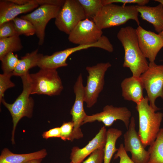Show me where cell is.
Returning <instances> with one entry per match:
<instances>
[{
  "label": "cell",
  "mask_w": 163,
  "mask_h": 163,
  "mask_svg": "<svg viewBox=\"0 0 163 163\" xmlns=\"http://www.w3.org/2000/svg\"><path fill=\"white\" fill-rule=\"evenodd\" d=\"M18 35L12 21L0 25V38Z\"/></svg>",
  "instance_id": "f1b7e54d"
},
{
  "label": "cell",
  "mask_w": 163,
  "mask_h": 163,
  "mask_svg": "<svg viewBox=\"0 0 163 163\" xmlns=\"http://www.w3.org/2000/svg\"><path fill=\"white\" fill-rule=\"evenodd\" d=\"M23 48L19 35L0 38V59L8 53L19 51Z\"/></svg>",
  "instance_id": "cb8c5ba5"
},
{
  "label": "cell",
  "mask_w": 163,
  "mask_h": 163,
  "mask_svg": "<svg viewBox=\"0 0 163 163\" xmlns=\"http://www.w3.org/2000/svg\"><path fill=\"white\" fill-rule=\"evenodd\" d=\"M82 5L86 18L92 20L100 12L103 5L101 0H78Z\"/></svg>",
  "instance_id": "d4e9b609"
},
{
  "label": "cell",
  "mask_w": 163,
  "mask_h": 163,
  "mask_svg": "<svg viewBox=\"0 0 163 163\" xmlns=\"http://www.w3.org/2000/svg\"><path fill=\"white\" fill-rule=\"evenodd\" d=\"M111 66L109 62H107L86 67L88 75L86 85L84 86V93L85 102L87 107L91 108L96 103L104 88L105 73Z\"/></svg>",
  "instance_id": "8992f818"
},
{
  "label": "cell",
  "mask_w": 163,
  "mask_h": 163,
  "mask_svg": "<svg viewBox=\"0 0 163 163\" xmlns=\"http://www.w3.org/2000/svg\"><path fill=\"white\" fill-rule=\"evenodd\" d=\"M43 159H37L32 160L25 163H41Z\"/></svg>",
  "instance_id": "d590c367"
},
{
  "label": "cell",
  "mask_w": 163,
  "mask_h": 163,
  "mask_svg": "<svg viewBox=\"0 0 163 163\" xmlns=\"http://www.w3.org/2000/svg\"><path fill=\"white\" fill-rule=\"evenodd\" d=\"M160 36L163 42V30L161 32L158 34Z\"/></svg>",
  "instance_id": "8d00e7d4"
},
{
  "label": "cell",
  "mask_w": 163,
  "mask_h": 163,
  "mask_svg": "<svg viewBox=\"0 0 163 163\" xmlns=\"http://www.w3.org/2000/svg\"><path fill=\"white\" fill-rule=\"evenodd\" d=\"M37 4L30 2L23 5L15 4L10 0L0 1V25L12 21L20 14L26 13L37 8Z\"/></svg>",
  "instance_id": "e0dca14e"
},
{
  "label": "cell",
  "mask_w": 163,
  "mask_h": 163,
  "mask_svg": "<svg viewBox=\"0 0 163 163\" xmlns=\"http://www.w3.org/2000/svg\"><path fill=\"white\" fill-rule=\"evenodd\" d=\"M147 93L149 105L156 111L160 109L155 105L156 99H163V65L150 62L148 69L139 77Z\"/></svg>",
  "instance_id": "52a82bcc"
},
{
  "label": "cell",
  "mask_w": 163,
  "mask_h": 163,
  "mask_svg": "<svg viewBox=\"0 0 163 163\" xmlns=\"http://www.w3.org/2000/svg\"><path fill=\"white\" fill-rule=\"evenodd\" d=\"M85 18L78 0H65L55 18V24L60 31L69 35L80 21Z\"/></svg>",
  "instance_id": "ba28073f"
},
{
  "label": "cell",
  "mask_w": 163,
  "mask_h": 163,
  "mask_svg": "<svg viewBox=\"0 0 163 163\" xmlns=\"http://www.w3.org/2000/svg\"><path fill=\"white\" fill-rule=\"evenodd\" d=\"M131 113L126 107H116L112 105L105 106L102 112L91 115H87L85 118L82 125L96 121L102 122L105 126H111L117 120L122 121L127 129L130 123Z\"/></svg>",
  "instance_id": "4fadbf2b"
},
{
  "label": "cell",
  "mask_w": 163,
  "mask_h": 163,
  "mask_svg": "<svg viewBox=\"0 0 163 163\" xmlns=\"http://www.w3.org/2000/svg\"><path fill=\"white\" fill-rule=\"evenodd\" d=\"M23 89L22 93L11 104L8 103L3 98L0 103L8 109L11 115L13 123L11 141L12 144H15L14 134L17 125L23 117L30 118L33 116L34 101L30 96L31 94V83L29 72L21 77Z\"/></svg>",
  "instance_id": "277c9868"
},
{
  "label": "cell",
  "mask_w": 163,
  "mask_h": 163,
  "mask_svg": "<svg viewBox=\"0 0 163 163\" xmlns=\"http://www.w3.org/2000/svg\"><path fill=\"white\" fill-rule=\"evenodd\" d=\"M142 19L152 24L158 34L163 30V5L155 6L136 5Z\"/></svg>",
  "instance_id": "d6986e66"
},
{
  "label": "cell",
  "mask_w": 163,
  "mask_h": 163,
  "mask_svg": "<svg viewBox=\"0 0 163 163\" xmlns=\"http://www.w3.org/2000/svg\"><path fill=\"white\" fill-rule=\"evenodd\" d=\"M103 31L92 20L86 18L80 21L69 34L68 40L78 45H90L97 42Z\"/></svg>",
  "instance_id": "8fae6325"
},
{
  "label": "cell",
  "mask_w": 163,
  "mask_h": 163,
  "mask_svg": "<svg viewBox=\"0 0 163 163\" xmlns=\"http://www.w3.org/2000/svg\"><path fill=\"white\" fill-rule=\"evenodd\" d=\"M117 37L124 49L123 67L129 68L133 76L139 77L148 69L149 63L139 47L136 29L122 27Z\"/></svg>",
  "instance_id": "6da1fadb"
},
{
  "label": "cell",
  "mask_w": 163,
  "mask_h": 163,
  "mask_svg": "<svg viewBox=\"0 0 163 163\" xmlns=\"http://www.w3.org/2000/svg\"><path fill=\"white\" fill-rule=\"evenodd\" d=\"M43 55L38 53V49L27 53L19 59L18 63L13 72V75L21 77L27 74L31 68L37 66L38 63Z\"/></svg>",
  "instance_id": "44dd1931"
},
{
  "label": "cell",
  "mask_w": 163,
  "mask_h": 163,
  "mask_svg": "<svg viewBox=\"0 0 163 163\" xmlns=\"http://www.w3.org/2000/svg\"><path fill=\"white\" fill-rule=\"evenodd\" d=\"M47 155L46 150L43 149L30 153L17 154L5 148L2 151L0 156V163H25L37 159H43Z\"/></svg>",
  "instance_id": "ffe728a7"
},
{
  "label": "cell",
  "mask_w": 163,
  "mask_h": 163,
  "mask_svg": "<svg viewBox=\"0 0 163 163\" xmlns=\"http://www.w3.org/2000/svg\"><path fill=\"white\" fill-rule=\"evenodd\" d=\"M60 127V138L64 141H72V139L74 129L72 121L64 122Z\"/></svg>",
  "instance_id": "f546056e"
},
{
  "label": "cell",
  "mask_w": 163,
  "mask_h": 163,
  "mask_svg": "<svg viewBox=\"0 0 163 163\" xmlns=\"http://www.w3.org/2000/svg\"><path fill=\"white\" fill-rule=\"evenodd\" d=\"M122 96L125 100L139 103L144 98L143 84L139 77L132 76L124 79L121 84Z\"/></svg>",
  "instance_id": "ac0fdd59"
},
{
  "label": "cell",
  "mask_w": 163,
  "mask_h": 163,
  "mask_svg": "<svg viewBox=\"0 0 163 163\" xmlns=\"http://www.w3.org/2000/svg\"><path fill=\"white\" fill-rule=\"evenodd\" d=\"M154 1L158 2L159 3H161L163 5V0H155Z\"/></svg>",
  "instance_id": "74e56055"
},
{
  "label": "cell",
  "mask_w": 163,
  "mask_h": 163,
  "mask_svg": "<svg viewBox=\"0 0 163 163\" xmlns=\"http://www.w3.org/2000/svg\"><path fill=\"white\" fill-rule=\"evenodd\" d=\"M122 135V131L116 128H109L107 131V139L104 148V163H110L113 155L118 149L116 147V141Z\"/></svg>",
  "instance_id": "7402d4cb"
},
{
  "label": "cell",
  "mask_w": 163,
  "mask_h": 163,
  "mask_svg": "<svg viewBox=\"0 0 163 163\" xmlns=\"http://www.w3.org/2000/svg\"><path fill=\"white\" fill-rule=\"evenodd\" d=\"M107 136V130L103 126L95 136L88 144L80 149L75 146L71 150L70 159L72 163H82L84 159L93 152L98 149L104 148Z\"/></svg>",
  "instance_id": "9a60e30c"
},
{
  "label": "cell",
  "mask_w": 163,
  "mask_h": 163,
  "mask_svg": "<svg viewBox=\"0 0 163 163\" xmlns=\"http://www.w3.org/2000/svg\"><path fill=\"white\" fill-rule=\"evenodd\" d=\"M12 21L18 35H23L29 36L36 34L35 29L29 21L18 17Z\"/></svg>",
  "instance_id": "484cf974"
},
{
  "label": "cell",
  "mask_w": 163,
  "mask_h": 163,
  "mask_svg": "<svg viewBox=\"0 0 163 163\" xmlns=\"http://www.w3.org/2000/svg\"><path fill=\"white\" fill-rule=\"evenodd\" d=\"M0 60L1 62V69L3 73L13 74L19 59L17 55L10 52L5 55Z\"/></svg>",
  "instance_id": "4316f807"
},
{
  "label": "cell",
  "mask_w": 163,
  "mask_h": 163,
  "mask_svg": "<svg viewBox=\"0 0 163 163\" xmlns=\"http://www.w3.org/2000/svg\"><path fill=\"white\" fill-rule=\"evenodd\" d=\"M120 158L119 163H135L130 158L127 152L125 150L123 144H120L117 153L114 155V159Z\"/></svg>",
  "instance_id": "d6a6232c"
},
{
  "label": "cell",
  "mask_w": 163,
  "mask_h": 163,
  "mask_svg": "<svg viewBox=\"0 0 163 163\" xmlns=\"http://www.w3.org/2000/svg\"><path fill=\"white\" fill-rule=\"evenodd\" d=\"M73 90L75 94V100L70 113L74 124L76 126H79L82 124L87 115L84 108V86L82 74H80L78 77L73 87Z\"/></svg>",
  "instance_id": "2e32d148"
},
{
  "label": "cell",
  "mask_w": 163,
  "mask_h": 163,
  "mask_svg": "<svg viewBox=\"0 0 163 163\" xmlns=\"http://www.w3.org/2000/svg\"><path fill=\"white\" fill-rule=\"evenodd\" d=\"M149 102L146 96L137 104L136 107L139 117L138 133L145 148L151 145L155 140L163 117V113L155 112Z\"/></svg>",
  "instance_id": "7a4b0ae2"
},
{
  "label": "cell",
  "mask_w": 163,
  "mask_h": 163,
  "mask_svg": "<svg viewBox=\"0 0 163 163\" xmlns=\"http://www.w3.org/2000/svg\"><path fill=\"white\" fill-rule=\"evenodd\" d=\"M30 76L31 94L56 96L59 95L63 89L57 69L40 68L37 72L30 74Z\"/></svg>",
  "instance_id": "5b68a950"
},
{
  "label": "cell",
  "mask_w": 163,
  "mask_h": 163,
  "mask_svg": "<svg viewBox=\"0 0 163 163\" xmlns=\"http://www.w3.org/2000/svg\"><path fill=\"white\" fill-rule=\"evenodd\" d=\"M148 151L149 155L148 163H163V128L160 129Z\"/></svg>",
  "instance_id": "603a6c76"
},
{
  "label": "cell",
  "mask_w": 163,
  "mask_h": 163,
  "mask_svg": "<svg viewBox=\"0 0 163 163\" xmlns=\"http://www.w3.org/2000/svg\"><path fill=\"white\" fill-rule=\"evenodd\" d=\"M136 5H119L111 3L104 5L99 14L92 20L101 30L119 26L129 20L140 22Z\"/></svg>",
  "instance_id": "3957f363"
},
{
  "label": "cell",
  "mask_w": 163,
  "mask_h": 163,
  "mask_svg": "<svg viewBox=\"0 0 163 163\" xmlns=\"http://www.w3.org/2000/svg\"><path fill=\"white\" fill-rule=\"evenodd\" d=\"M60 127H56L44 132L42 136L43 138L47 139L51 138H60Z\"/></svg>",
  "instance_id": "e575fe53"
},
{
  "label": "cell",
  "mask_w": 163,
  "mask_h": 163,
  "mask_svg": "<svg viewBox=\"0 0 163 163\" xmlns=\"http://www.w3.org/2000/svg\"><path fill=\"white\" fill-rule=\"evenodd\" d=\"M139 47L150 62H154L163 47V42L158 34L146 30L140 25L136 29Z\"/></svg>",
  "instance_id": "5bb4252c"
},
{
  "label": "cell",
  "mask_w": 163,
  "mask_h": 163,
  "mask_svg": "<svg viewBox=\"0 0 163 163\" xmlns=\"http://www.w3.org/2000/svg\"><path fill=\"white\" fill-rule=\"evenodd\" d=\"M104 148L98 149L93 152L89 157L82 163H102L104 160Z\"/></svg>",
  "instance_id": "4dcf8cb0"
},
{
  "label": "cell",
  "mask_w": 163,
  "mask_h": 163,
  "mask_svg": "<svg viewBox=\"0 0 163 163\" xmlns=\"http://www.w3.org/2000/svg\"><path fill=\"white\" fill-rule=\"evenodd\" d=\"M104 39L101 38L94 44L77 46L56 52L50 55H43L39 60L37 66L40 68L56 69L68 66L66 62L68 58L72 54L77 51L91 47H97L105 49L107 46Z\"/></svg>",
  "instance_id": "30bf717a"
},
{
  "label": "cell",
  "mask_w": 163,
  "mask_h": 163,
  "mask_svg": "<svg viewBox=\"0 0 163 163\" xmlns=\"http://www.w3.org/2000/svg\"><path fill=\"white\" fill-rule=\"evenodd\" d=\"M12 76V73H3L0 74V103L4 98L5 91L15 86L14 84L11 80V78Z\"/></svg>",
  "instance_id": "83f0119b"
},
{
  "label": "cell",
  "mask_w": 163,
  "mask_h": 163,
  "mask_svg": "<svg viewBox=\"0 0 163 163\" xmlns=\"http://www.w3.org/2000/svg\"><path fill=\"white\" fill-rule=\"evenodd\" d=\"M124 148L131 154L132 160L135 163H148L149 155L145 149L135 128V120L132 117L127 131L123 135Z\"/></svg>",
  "instance_id": "7c38bea8"
},
{
  "label": "cell",
  "mask_w": 163,
  "mask_h": 163,
  "mask_svg": "<svg viewBox=\"0 0 163 163\" xmlns=\"http://www.w3.org/2000/svg\"><path fill=\"white\" fill-rule=\"evenodd\" d=\"M103 5L111 3H121L125 6L127 4H136L138 5H145L150 1L149 0H101Z\"/></svg>",
  "instance_id": "1f68e13d"
},
{
  "label": "cell",
  "mask_w": 163,
  "mask_h": 163,
  "mask_svg": "<svg viewBox=\"0 0 163 163\" xmlns=\"http://www.w3.org/2000/svg\"><path fill=\"white\" fill-rule=\"evenodd\" d=\"M32 2L40 6L44 5H50L57 6L61 7L63 5L64 0H31Z\"/></svg>",
  "instance_id": "836d02e7"
},
{
  "label": "cell",
  "mask_w": 163,
  "mask_h": 163,
  "mask_svg": "<svg viewBox=\"0 0 163 163\" xmlns=\"http://www.w3.org/2000/svg\"><path fill=\"white\" fill-rule=\"evenodd\" d=\"M72 163V162L71 161V162H70V163Z\"/></svg>",
  "instance_id": "f35d334b"
},
{
  "label": "cell",
  "mask_w": 163,
  "mask_h": 163,
  "mask_svg": "<svg viewBox=\"0 0 163 163\" xmlns=\"http://www.w3.org/2000/svg\"><path fill=\"white\" fill-rule=\"evenodd\" d=\"M61 8L53 5H41L31 12L20 17L29 21L34 26L39 45H43L44 42L47 24L51 19L56 18Z\"/></svg>",
  "instance_id": "9c48e42d"
}]
</instances>
